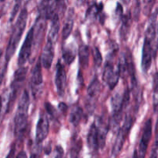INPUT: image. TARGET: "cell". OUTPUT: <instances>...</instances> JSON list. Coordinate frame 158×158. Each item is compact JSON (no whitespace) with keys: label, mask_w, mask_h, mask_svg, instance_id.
Returning a JSON list of instances; mask_svg holds the SVG:
<instances>
[{"label":"cell","mask_w":158,"mask_h":158,"mask_svg":"<svg viewBox=\"0 0 158 158\" xmlns=\"http://www.w3.org/2000/svg\"><path fill=\"white\" fill-rule=\"evenodd\" d=\"M157 14L158 8H156L150 17L148 26L145 32L141 60V67L144 73L148 72L151 68L153 57L156 56L158 49V37L157 36V25H156Z\"/></svg>","instance_id":"obj_1"},{"label":"cell","mask_w":158,"mask_h":158,"mask_svg":"<svg viewBox=\"0 0 158 158\" xmlns=\"http://www.w3.org/2000/svg\"><path fill=\"white\" fill-rule=\"evenodd\" d=\"M28 19V11L26 8H23L19 15L18 19L15 22V25L12 29V34H11L10 39L8 43L7 48L6 50V63H9V60L13 56L14 53L17 49L20 40L22 38L25 29H26V23Z\"/></svg>","instance_id":"obj_2"},{"label":"cell","mask_w":158,"mask_h":158,"mask_svg":"<svg viewBox=\"0 0 158 158\" xmlns=\"http://www.w3.org/2000/svg\"><path fill=\"white\" fill-rule=\"evenodd\" d=\"M30 99L27 90L23 92L18 103L16 113L14 118V132L18 140L23 137L28 125V111Z\"/></svg>","instance_id":"obj_3"},{"label":"cell","mask_w":158,"mask_h":158,"mask_svg":"<svg viewBox=\"0 0 158 158\" xmlns=\"http://www.w3.org/2000/svg\"><path fill=\"white\" fill-rule=\"evenodd\" d=\"M117 51H118V46L117 44L114 45V47H111L110 55L108 56L103 69V79L105 83L109 86L110 89H114L115 88L120 77L118 66L116 67L113 62V58L115 56L114 55Z\"/></svg>","instance_id":"obj_4"},{"label":"cell","mask_w":158,"mask_h":158,"mask_svg":"<svg viewBox=\"0 0 158 158\" xmlns=\"http://www.w3.org/2000/svg\"><path fill=\"white\" fill-rule=\"evenodd\" d=\"M27 72L28 68L22 66V67L19 68L14 73L13 80L11 83V93L10 95H9V102H8L7 109H6V112L7 113H9L12 108V106H13L14 103L16 100L17 95H18L20 89L23 86V83L26 80Z\"/></svg>","instance_id":"obj_5"},{"label":"cell","mask_w":158,"mask_h":158,"mask_svg":"<svg viewBox=\"0 0 158 158\" xmlns=\"http://www.w3.org/2000/svg\"><path fill=\"white\" fill-rule=\"evenodd\" d=\"M133 124H134V119L130 114H127L126 116V118H125V121L123 127L118 131L117 139H116V141L114 143V147H113L112 155L114 157H117L121 152L125 140L127 138V136L129 134L130 131H131Z\"/></svg>","instance_id":"obj_6"},{"label":"cell","mask_w":158,"mask_h":158,"mask_svg":"<svg viewBox=\"0 0 158 158\" xmlns=\"http://www.w3.org/2000/svg\"><path fill=\"white\" fill-rule=\"evenodd\" d=\"M112 106V116L110 120V129L113 131H117L123 118V110L125 109L123 104V96L119 94H115L111 99Z\"/></svg>","instance_id":"obj_7"},{"label":"cell","mask_w":158,"mask_h":158,"mask_svg":"<svg viewBox=\"0 0 158 158\" xmlns=\"http://www.w3.org/2000/svg\"><path fill=\"white\" fill-rule=\"evenodd\" d=\"M34 43V29L31 28L26 35L25 41L22 46L18 57V65L22 67L29 59L32 52V47Z\"/></svg>","instance_id":"obj_8"},{"label":"cell","mask_w":158,"mask_h":158,"mask_svg":"<svg viewBox=\"0 0 158 158\" xmlns=\"http://www.w3.org/2000/svg\"><path fill=\"white\" fill-rule=\"evenodd\" d=\"M151 137H152V120L148 119L143 127V133H142L141 138L139 143L138 151H137L139 158L146 157L147 151H148Z\"/></svg>","instance_id":"obj_9"},{"label":"cell","mask_w":158,"mask_h":158,"mask_svg":"<svg viewBox=\"0 0 158 158\" xmlns=\"http://www.w3.org/2000/svg\"><path fill=\"white\" fill-rule=\"evenodd\" d=\"M49 132V122L47 116L41 114L39 118L35 131V142L40 143L47 137Z\"/></svg>","instance_id":"obj_10"},{"label":"cell","mask_w":158,"mask_h":158,"mask_svg":"<svg viewBox=\"0 0 158 158\" xmlns=\"http://www.w3.org/2000/svg\"><path fill=\"white\" fill-rule=\"evenodd\" d=\"M55 84L56 86L57 93L60 97H63L64 95L65 89L66 86V74L64 66L61 63L60 60H59L56 67V77H55Z\"/></svg>","instance_id":"obj_11"},{"label":"cell","mask_w":158,"mask_h":158,"mask_svg":"<svg viewBox=\"0 0 158 158\" xmlns=\"http://www.w3.org/2000/svg\"><path fill=\"white\" fill-rule=\"evenodd\" d=\"M54 46L55 43L47 40L43 49L42 56L40 57L42 66L46 69H50L54 58Z\"/></svg>","instance_id":"obj_12"},{"label":"cell","mask_w":158,"mask_h":158,"mask_svg":"<svg viewBox=\"0 0 158 158\" xmlns=\"http://www.w3.org/2000/svg\"><path fill=\"white\" fill-rule=\"evenodd\" d=\"M31 86L32 90L33 92V95H35L37 92V88L40 87L43 82V74H42V63L40 59L35 63V66L32 69V75H31Z\"/></svg>","instance_id":"obj_13"},{"label":"cell","mask_w":158,"mask_h":158,"mask_svg":"<svg viewBox=\"0 0 158 158\" xmlns=\"http://www.w3.org/2000/svg\"><path fill=\"white\" fill-rule=\"evenodd\" d=\"M87 144L89 146V149L92 150L93 151H98L100 149V140H99V134L98 129L96 123L94 122L92 123L89 128V133L87 135Z\"/></svg>","instance_id":"obj_14"},{"label":"cell","mask_w":158,"mask_h":158,"mask_svg":"<svg viewBox=\"0 0 158 158\" xmlns=\"http://www.w3.org/2000/svg\"><path fill=\"white\" fill-rule=\"evenodd\" d=\"M60 29V16L58 14H56L51 19V26L49 29V34H48L47 40L52 42L56 44L57 39H58V34Z\"/></svg>","instance_id":"obj_15"},{"label":"cell","mask_w":158,"mask_h":158,"mask_svg":"<svg viewBox=\"0 0 158 158\" xmlns=\"http://www.w3.org/2000/svg\"><path fill=\"white\" fill-rule=\"evenodd\" d=\"M74 12L73 8H70L68 11L67 17L66 19V21L64 23V26L63 27V31H62V37L63 40H66L70 35L71 32L73 30L74 24Z\"/></svg>","instance_id":"obj_16"},{"label":"cell","mask_w":158,"mask_h":158,"mask_svg":"<svg viewBox=\"0 0 158 158\" xmlns=\"http://www.w3.org/2000/svg\"><path fill=\"white\" fill-rule=\"evenodd\" d=\"M122 26L120 30V35L122 40H126L127 39L128 34H129L130 28L131 26V22H132V15L131 12L128 11L126 14H123L122 17Z\"/></svg>","instance_id":"obj_17"},{"label":"cell","mask_w":158,"mask_h":158,"mask_svg":"<svg viewBox=\"0 0 158 158\" xmlns=\"http://www.w3.org/2000/svg\"><path fill=\"white\" fill-rule=\"evenodd\" d=\"M89 55L90 51L87 45L82 44L79 48V60H80V67L86 69L88 67L89 63Z\"/></svg>","instance_id":"obj_18"},{"label":"cell","mask_w":158,"mask_h":158,"mask_svg":"<svg viewBox=\"0 0 158 158\" xmlns=\"http://www.w3.org/2000/svg\"><path fill=\"white\" fill-rule=\"evenodd\" d=\"M63 59L65 63L68 65H70L75 60L77 55V49L73 45H69L63 48Z\"/></svg>","instance_id":"obj_19"},{"label":"cell","mask_w":158,"mask_h":158,"mask_svg":"<svg viewBox=\"0 0 158 158\" xmlns=\"http://www.w3.org/2000/svg\"><path fill=\"white\" fill-rule=\"evenodd\" d=\"M83 117H84V114H83V109L80 106H74V108H73L71 111L70 115H69V121L74 127H77L80 124Z\"/></svg>","instance_id":"obj_20"},{"label":"cell","mask_w":158,"mask_h":158,"mask_svg":"<svg viewBox=\"0 0 158 158\" xmlns=\"http://www.w3.org/2000/svg\"><path fill=\"white\" fill-rule=\"evenodd\" d=\"M100 90H101V84L98 79L97 77H94L87 88L88 95L90 98L94 99L99 95Z\"/></svg>","instance_id":"obj_21"},{"label":"cell","mask_w":158,"mask_h":158,"mask_svg":"<svg viewBox=\"0 0 158 158\" xmlns=\"http://www.w3.org/2000/svg\"><path fill=\"white\" fill-rule=\"evenodd\" d=\"M82 148H83V141H82V139L74 138L70 149V157L79 158Z\"/></svg>","instance_id":"obj_22"},{"label":"cell","mask_w":158,"mask_h":158,"mask_svg":"<svg viewBox=\"0 0 158 158\" xmlns=\"http://www.w3.org/2000/svg\"><path fill=\"white\" fill-rule=\"evenodd\" d=\"M153 103L154 110H158V73H155L153 77Z\"/></svg>","instance_id":"obj_23"},{"label":"cell","mask_w":158,"mask_h":158,"mask_svg":"<svg viewBox=\"0 0 158 158\" xmlns=\"http://www.w3.org/2000/svg\"><path fill=\"white\" fill-rule=\"evenodd\" d=\"M94 64L97 67H100L103 62V57H102V54L100 52V49L97 47H95L94 50Z\"/></svg>","instance_id":"obj_24"},{"label":"cell","mask_w":158,"mask_h":158,"mask_svg":"<svg viewBox=\"0 0 158 158\" xmlns=\"http://www.w3.org/2000/svg\"><path fill=\"white\" fill-rule=\"evenodd\" d=\"M45 106H46V111H47V113L49 114V115L52 116V117H54V116L56 115V110H55V108L52 106V104H51V103H46Z\"/></svg>","instance_id":"obj_25"},{"label":"cell","mask_w":158,"mask_h":158,"mask_svg":"<svg viewBox=\"0 0 158 158\" xmlns=\"http://www.w3.org/2000/svg\"><path fill=\"white\" fill-rule=\"evenodd\" d=\"M20 4H21V2H17L15 3V6H14L13 9H12V14H11V18H10L11 21H12V20L14 19V18H15V15H16L17 12H18L19 11V9Z\"/></svg>","instance_id":"obj_26"},{"label":"cell","mask_w":158,"mask_h":158,"mask_svg":"<svg viewBox=\"0 0 158 158\" xmlns=\"http://www.w3.org/2000/svg\"><path fill=\"white\" fill-rule=\"evenodd\" d=\"M15 143H12L11 146L10 151H9V154L6 156V158H15Z\"/></svg>","instance_id":"obj_27"},{"label":"cell","mask_w":158,"mask_h":158,"mask_svg":"<svg viewBox=\"0 0 158 158\" xmlns=\"http://www.w3.org/2000/svg\"><path fill=\"white\" fill-rule=\"evenodd\" d=\"M123 7H122L121 5L120 4V3H117V9H116V13H117V15H118L120 17H123Z\"/></svg>","instance_id":"obj_28"},{"label":"cell","mask_w":158,"mask_h":158,"mask_svg":"<svg viewBox=\"0 0 158 158\" xmlns=\"http://www.w3.org/2000/svg\"><path fill=\"white\" fill-rule=\"evenodd\" d=\"M63 150L62 147L57 146L56 147V155L55 158H63Z\"/></svg>","instance_id":"obj_29"},{"label":"cell","mask_w":158,"mask_h":158,"mask_svg":"<svg viewBox=\"0 0 158 158\" xmlns=\"http://www.w3.org/2000/svg\"><path fill=\"white\" fill-rule=\"evenodd\" d=\"M154 147L158 148V118H157V123H156V127H155V142H154Z\"/></svg>","instance_id":"obj_30"},{"label":"cell","mask_w":158,"mask_h":158,"mask_svg":"<svg viewBox=\"0 0 158 158\" xmlns=\"http://www.w3.org/2000/svg\"><path fill=\"white\" fill-rule=\"evenodd\" d=\"M158 157V148L153 147L152 151H151V157L150 158H157Z\"/></svg>","instance_id":"obj_31"},{"label":"cell","mask_w":158,"mask_h":158,"mask_svg":"<svg viewBox=\"0 0 158 158\" xmlns=\"http://www.w3.org/2000/svg\"><path fill=\"white\" fill-rule=\"evenodd\" d=\"M59 108H60V111H62V112H63V113H66V111H67L68 106H66V103H60V104H59Z\"/></svg>","instance_id":"obj_32"},{"label":"cell","mask_w":158,"mask_h":158,"mask_svg":"<svg viewBox=\"0 0 158 158\" xmlns=\"http://www.w3.org/2000/svg\"><path fill=\"white\" fill-rule=\"evenodd\" d=\"M139 4H140V2H137V6H136L135 7V10H134V12H135V17H136V19H138V15L139 14H140V6H139Z\"/></svg>","instance_id":"obj_33"},{"label":"cell","mask_w":158,"mask_h":158,"mask_svg":"<svg viewBox=\"0 0 158 158\" xmlns=\"http://www.w3.org/2000/svg\"><path fill=\"white\" fill-rule=\"evenodd\" d=\"M15 158H27V155H26V153L24 151H22L19 153Z\"/></svg>","instance_id":"obj_34"},{"label":"cell","mask_w":158,"mask_h":158,"mask_svg":"<svg viewBox=\"0 0 158 158\" xmlns=\"http://www.w3.org/2000/svg\"><path fill=\"white\" fill-rule=\"evenodd\" d=\"M29 158H41V157H40V156L38 154H36V153H32V154L30 155V157Z\"/></svg>","instance_id":"obj_35"},{"label":"cell","mask_w":158,"mask_h":158,"mask_svg":"<svg viewBox=\"0 0 158 158\" xmlns=\"http://www.w3.org/2000/svg\"><path fill=\"white\" fill-rule=\"evenodd\" d=\"M132 158H139L138 157V153H137V150H135L134 152V154H133V157Z\"/></svg>","instance_id":"obj_36"},{"label":"cell","mask_w":158,"mask_h":158,"mask_svg":"<svg viewBox=\"0 0 158 158\" xmlns=\"http://www.w3.org/2000/svg\"><path fill=\"white\" fill-rule=\"evenodd\" d=\"M2 51L0 49V59H1V57H2Z\"/></svg>","instance_id":"obj_37"}]
</instances>
